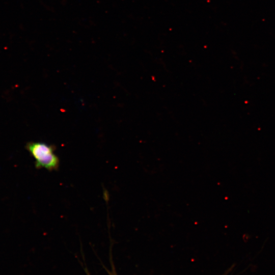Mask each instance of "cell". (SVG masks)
Here are the masks:
<instances>
[{
    "label": "cell",
    "instance_id": "cell-1",
    "mask_svg": "<svg viewBox=\"0 0 275 275\" xmlns=\"http://www.w3.org/2000/svg\"><path fill=\"white\" fill-rule=\"evenodd\" d=\"M26 149L35 159L37 168H44L49 171L57 170L60 161L54 153V147L42 142H30Z\"/></svg>",
    "mask_w": 275,
    "mask_h": 275
}]
</instances>
